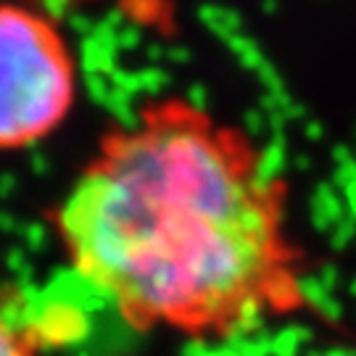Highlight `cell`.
Masks as SVG:
<instances>
[{
    "mask_svg": "<svg viewBox=\"0 0 356 356\" xmlns=\"http://www.w3.org/2000/svg\"><path fill=\"white\" fill-rule=\"evenodd\" d=\"M0 356H42V335L0 312Z\"/></svg>",
    "mask_w": 356,
    "mask_h": 356,
    "instance_id": "3957f363",
    "label": "cell"
},
{
    "mask_svg": "<svg viewBox=\"0 0 356 356\" xmlns=\"http://www.w3.org/2000/svg\"><path fill=\"white\" fill-rule=\"evenodd\" d=\"M76 92L74 51L51 13L0 0V153L48 140L69 119Z\"/></svg>",
    "mask_w": 356,
    "mask_h": 356,
    "instance_id": "7a4b0ae2",
    "label": "cell"
},
{
    "mask_svg": "<svg viewBox=\"0 0 356 356\" xmlns=\"http://www.w3.org/2000/svg\"><path fill=\"white\" fill-rule=\"evenodd\" d=\"M51 222L138 330L229 338L304 301L282 182L245 132L182 98L103 132Z\"/></svg>",
    "mask_w": 356,
    "mask_h": 356,
    "instance_id": "6da1fadb",
    "label": "cell"
}]
</instances>
